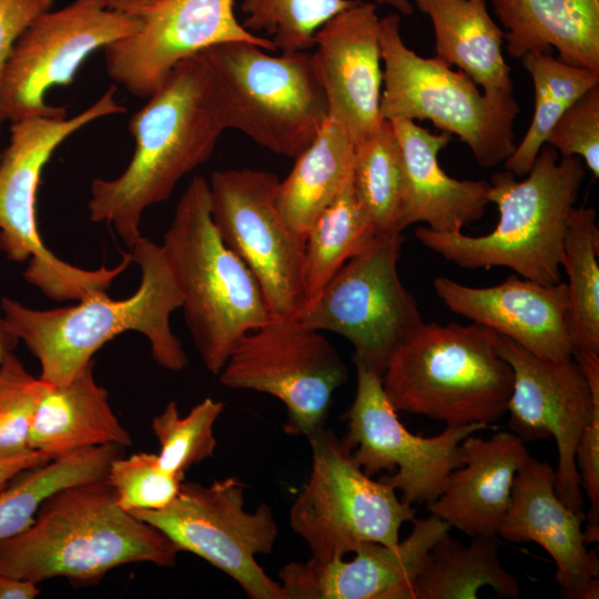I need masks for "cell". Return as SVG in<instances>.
<instances>
[{
    "instance_id": "obj_1",
    "label": "cell",
    "mask_w": 599,
    "mask_h": 599,
    "mask_svg": "<svg viewBox=\"0 0 599 599\" xmlns=\"http://www.w3.org/2000/svg\"><path fill=\"white\" fill-rule=\"evenodd\" d=\"M130 119L135 148L126 169L95 179L88 203L131 248L146 209L166 201L179 181L206 162L227 129L220 89L203 53L179 63Z\"/></svg>"
},
{
    "instance_id": "obj_2",
    "label": "cell",
    "mask_w": 599,
    "mask_h": 599,
    "mask_svg": "<svg viewBox=\"0 0 599 599\" xmlns=\"http://www.w3.org/2000/svg\"><path fill=\"white\" fill-rule=\"evenodd\" d=\"M130 253L141 268V283L124 300L99 291L74 306L34 309L2 298V318L39 361L42 380L69 382L104 344L128 331L149 339L161 367L180 372L187 366L186 353L170 324L171 314L183 306V296L162 245L140 236Z\"/></svg>"
},
{
    "instance_id": "obj_3",
    "label": "cell",
    "mask_w": 599,
    "mask_h": 599,
    "mask_svg": "<svg viewBox=\"0 0 599 599\" xmlns=\"http://www.w3.org/2000/svg\"><path fill=\"white\" fill-rule=\"evenodd\" d=\"M177 552L162 531L119 506L104 478L52 494L26 530L0 540V573L85 586L126 564L172 567Z\"/></svg>"
},
{
    "instance_id": "obj_4",
    "label": "cell",
    "mask_w": 599,
    "mask_h": 599,
    "mask_svg": "<svg viewBox=\"0 0 599 599\" xmlns=\"http://www.w3.org/2000/svg\"><path fill=\"white\" fill-rule=\"evenodd\" d=\"M558 154L544 144L525 180L507 170L491 176L488 200L499 220L490 233L469 236L420 226L416 237L464 268L502 266L540 284L561 282L565 235L586 171L580 158L559 160Z\"/></svg>"
},
{
    "instance_id": "obj_5",
    "label": "cell",
    "mask_w": 599,
    "mask_h": 599,
    "mask_svg": "<svg viewBox=\"0 0 599 599\" xmlns=\"http://www.w3.org/2000/svg\"><path fill=\"white\" fill-rule=\"evenodd\" d=\"M162 247L195 348L205 368L219 375L237 342L272 313L255 276L221 238L204 177H193L181 195Z\"/></svg>"
},
{
    "instance_id": "obj_6",
    "label": "cell",
    "mask_w": 599,
    "mask_h": 599,
    "mask_svg": "<svg viewBox=\"0 0 599 599\" xmlns=\"http://www.w3.org/2000/svg\"><path fill=\"white\" fill-rule=\"evenodd\" d=\"M497 333L477 323L423 324L393 353L382 375L397 412L446 426L496 423L507 413L514 374Z\"/></svg>"
},
{
    "instance_id": "obj_7",
    "label": "cell",
    "mask_w": 599,
    "mask_h": 599,
    "mask_svg": "<svg viewBox=\"0 0 599 599\" xmlns=\"http://www.w3.org/2000/svg\"><path fill=\"white\" fill-rule=\"evenodd\" d=\"M114 85L73 116L26 118L10 125L9 144L0 155V250L14 262L29 264L27 282L54 301H81L106 291L131 264L123 253L114 267L83 270L55 256L39 233L35 201L43 167L69 136L101 118L125 112L116 103Z\"/></svg>"
},
{
    "instance_id": "obj_8",
    "label": "cell",
    "mask_w": 599,
    "mask_h": 599,
    "mask_svg": "<svg viewBox=\"0 0 599 599\" xmlns=\"http://www.w3.org/2000/svg\"><path fill=\"white\" fill-rule=\"evenodd\" d=\"M378 35L384 120H428L443 132L458 135L484 167L504 163L512 154L519 112L512 95L481 93L460 70L415 53L402 38L397 13L379 18Z\"/></svg>"
},
{
    "instance_id": "obj_9",
    "label": "cell",
    "mask_w": 599,
    "mask_h": 599,
    "mask_svg": "<svg viewBox=\"0 0 599 599\" xmlns=\"http://www.w3.org/2000/svg\"><path fill=\"white\" fill-rule=\"evenodd\" d=\"M215 75L227 129L278 155L295 159L328 119L312 52L267 50L247 42L202 52Z\"/></svg>"
},
{
    "instance_id": "obj_10",
    "label": "cell",
    "mask_w": 599,
    "mask_h": 599,
    "mask_svg": "<svg viewBox=\"0 0 599 599\" xmlns=\"http://www.w3.org/2000/svg\"><path fill=\"white\" fill-rule=\"evenodd\" d=\"M312 449L308 480L292 504L290 526L312 558L332 561L363 542L395 546L416 508L389 485L373 480L352 455V446L325 426L306 437Z\"/></svg>"
},
{
    "instance_id": "obj_11",
    "label": "cell",
    "mask_w": 599,
    "mask_h": 599,
    "mask_svg": "<svg viewBox=\"0 0 599 599\" xmlns=\"http://www.w3.org/2000/svg\"><path fill=\"white\" fill-rule=\"evenodd\" d=\"M244 491L245 484L233 476L209 485L183 480L166 507L131 514L162 531L177 551L194 554L226 573L250 598L286 599L281 583L256 560L274 549L278 531L273 510L262 502L246 511Z\"/></svg>"
},
{
    "instance_id": "obj_12",
    "label": "cell",
    "mask_w": 599,
    "mask_h": 599,
    "mask_svg": "<svg viewBox=\"0 0 599 599\" xmlns=\"http://www.w3.org/2000/svg\"><path fill=\"white\" fill-rule=\"evenodd\" d=\"M403 242L402 233L379 235L296 314L316 331L346 338L353 359L380 377L393 353L424 324L417 300L399 277Z\"/></svg>"
},
{
    "instance_id": "obj_13",
    "label": "cell",
    "mask_w": 599,
    "mask_h": 599,
    "mask_svg": "<svg viewBox=\"0 0 599 599\" xmlns=\"http://www.w3.org/2000/svg\"><path fill=\"white\" fill-rule=\"evenodd\" d=\"M222 385L272 395L286 407L283 430L309 436L324 426L348 370L333 344L296 315H275L246 333L219 374Z\"/></svg>"
},
{
    "instance_id": "obj_14",
    "label": "cell",
    "mask_w": 599,
    "mask_h": 599,
    "mask_svg": "<svg viewBox=\"0 0 599 599\" xmlns=\"http://www.w3.org/2000/svg\"><path fill=\"white\" fill-rule=\"evenodd\" d=\"M496 348L514 374L507 404L509 428L524 443L555 438L556 494L567 507L583 515L576 453L599 404V355L573 353L567 359H545L499 334Z\"/></svg>"
},
{
    "instance_id": "obj_15",
    "label": "cell",
    "mask_w": 599,
    "mask_h": 599,
    "mask_svg": "<svg viewBox=\"0 0 599 599\" xmlns=\"http://www.w3.org/2000/svg\"><path fill=\"white\" fill-rule=\"evenodd\" d=\"M278 177L250 167L215 171L209 181L213 223L258 282L272 314L296 315L305 303V236L285 221Z\"/></svg>"
},
{
    "instance_id": "obj_16",
    "label": "cell",
    "mask_w": 599,
    "mask_h": 599,
    "mask_svg": "<svg viewBox=\"0 0 599 599\" xmlns=\"http://www.w3.org/2000/svg\"><path fill=\"white\" fill-rule=\"evenodd\" d=\"M138 16L106 8L101 0H73L38 17L19 37L0 75V121L64 118L45 93L72 83L90 54L138 30Z\"/></svg>"
},
{
    "instance_id": "obj_17",
    "label": "cell",
    "mask_w": 599,
    "mask_h": 599,
    "mask_svg": "<svg viewBox=\"0 0 599 599\" xmlns=\"http://www.w3.org/2000/svg\"><path fill=\"white\" fill-rule=\"evenodd\" d=\"M353 361L357 385L345 415L344 437L352 446L354 459L370 477L387 470L389 475L379 480L399 490L403 501L430 504L444 490L449 474L461 465L460 443L488 426H446L432 437L415 435L399 420L383 389L382 377L359 361Z\"/></svg>"
},
{
    "instance_id": "obj_18",
    "label": "cell",
    "mask_w": 599,
    "mask_h": 599,
    "mask_svg": "<svg viewBox=\"0 0 599 599\" xmlns=\"http://www.w3.org/2000/svg\"><path fill=\"white\" fill-rule=\"evenodd\" d=\"M136 31L104 48L110 78L138 98H149L182 61L209 48L247 42L267 51L274 43L246 30L234 0H159L136 14Z\"/></svg>"
},
{
    "instance_id": "obj_19",
    "label": "cell",
    "mask_w": 599,
    "mask_h": 599,
    "mask_svg": "<svg viewBox=\"0 0 599 599\" xmlns=\"http://www.w3.org/2000/svg\"><path fill=\"white\" fill-rule=\"evenodd\" d=\"M449 528L435 515L415 518L395 546L367 541L351 560L290 562L278 571L280 583L286 599H413L432 547Z\"/></svg>"
},
{
    "instance_id": "obj_20",
    "label": "cell",
    "mask_w": 599,
    "mask_h": 599,
    "mask_svg": "<svg viewBox=\"0 0 599 599\" xmlns=\"http://www.w3.org/2000/svg\"><path fill=\"white\" fill-rule=\"evenodd\" d=\"M378 26L375 4L355 0L314 35L312 58L328 118L339 123L356 145L384 122Z\"/></svg>"
},
{
    "instance_id": "obj_21",
    "label": "cell",
    "mask_w": 599,
    "mask_h": 599,
    "mask_svg": "<svg viewBox=\"0 0 599 599\" xmlns=\"http://www.w3.org/2000/svg\"><path fill=\"white\" fill-rule=\"evenodd\" d=\"M585 515L567 507L555 490V469L531 456L519 468L511 500L497 535L506 541H532L556 564V581L566 599L599 598V559L588 550Z\"/></svg>"
},
{
    "instance_id": "obj_22",
    "label": "cell",
    "mask_w": 599,
    "mask_h": 599,
    "mask_svg": "<svg viewBox=\"0 0 599 599\" xmlns=\"http://www.w3.org/2000/svg\"><path fill=\"white\" fill-rule=\"evenodd\" d=\"M433 287L446 307L486 326L534 355L561 361L572 357L567 322V285H545L510 275L489 287H473L439 276Z\"/></svg>"
},
{
    "instance_id": "obj_23",
    "label": "cell",
    "mask_w": 599,
    "mask_h": 599,
    "mask_svg": "<svg viewBox=\"0 0 599 599\" xmlns=\"http://www.w3.org/2000/svg\"><path fill=\"white\" fill-rule=\"evenodd\" d=\"M461 465L448 476L428 510L468 537L497 535L511 500L519 468L530 456L514 433L488 439L467 436L459 445Z\"/></svg>"
},
{
    "instance_id": "obj_24",
    "label": "cell",
    "mask_w": 599,
    "mask_h": 599,
    "mask_svg": "<svg viewBox=\"0 0 599 599\" xmlns=\"http://www.w3.org/2000/svg\"><path fill=\"white\" fill-rule=\"evenodd\" d=\"M397 138L404 172V193L398 231L424 222L435 232H461L480 220L489 204L490 184L486 181L457 180L438 163V153L450 134H433L415 121H389Z\"/></svg>"
},
{
    "instance_id": "obj_25",
    "label": "cell",
    "mask_w": 599,
    "mask_h": 599,
    "mask_svg": "<svg viewBox=\"0 0 599 599\" xmlns=\"http://www.w3.org/2000/svg\"><path fill=\"white\" fill-rule=\"evenodd\" d=\"M502 24L507 53L551 54L599 71V0H490Z\"/></svg>"
},
{
    "instance_id": "obj_26",
    "label": "cell",
    "mask_w": 599,
    "mask_h": 599,
    "mask_svg": "<svg viewBox=\"0 0 599 599\" xmlns=\"http://www.w3.org/2000/svg\"><path fill=\"white\" fill-rule=\"evenodd\" d=\"M93 369L92 359L69 382L49 385L31 427V450L53 460L89 447L132 444Z\"/></svg>"
},
{
    "instance_id": "obj_27",
    "label": "cell",
    "mask_w": 599,
    "mask_h": 599,
    "mask_svg": "<svg viewBox=\"0 0 599 599\" xmlns=\"http://www.w3.org/2000/svg\"><path fill=\"white\" fill-rule=\"evenodd\" d=\"M435 34V58L457 67L485 94L512 95L510 68L502 54L504 31L488 12L487 0H413Z\"/></svg>"
},
{
    "instance_id": "obj_28",
    "label": "cell",
    "mask_w": 599,
    "mask_h": 599,
    "mask_svg": "<svg viewBox=\"0 0 599 599\" xmlns=\"http://www.w3.org/2000/svg\"><path fill=\"white\" fill-rule=\"evenodd\" d=\"M356 144L328 118L308 146L295 158L278 184V205L287 224L306 235L319 214L352 182Z\"/></svg>"
},
{
    "instance_id": "obj_29",
    "label": "cell",
    "mask_w": 599,
    "mask_h": 599,
    "mask_svg": "<svg viewBox=\"0 0 599 599\" xmlns=\"http://www.w3.org/2000/svg\"><path fill=\"white\" fill-rule=\"evenodd\" d=\"M501 546L498 535L475 536L465 546L445 534L428 554L413 599H475L485 587L499 597L517 599L520 586L501 565Z\"/></svg>"
},
{
    "instance_id": "obj_30",
    "label": "cell",
    "mask_w": 599,
    "mask_h": 599,
    "mask_svg": "<svg viewBox=\"0 0 599 599\" xmlns=\"http://www.w3.org/2000/svg\"><path fill=\"white\" fill-rule=\"evenodd\" d=\"M122 449L118 445L89 447L19 473L0 493V540L26 530L52 494L104 479Z\"/></svg>"
},
{
    "instance_id": "obj_31",
    "label": "cell",
    "mask_w": 599,
    "mask_h": 599,
    "mask_svg": "<svg viewBox=\"0 0 599 599\" xmlns=\"http://www.w3.org/2000/svg\"><path fill=\"white\" fill-rule=\"evenodd\" d=\"M520 59L534 83L535 108L525 136L504 162L515 176L528 174L558 120L599 84V71L567 64L548 53L528 52Z\"/></svg>"
},
{
    "instance_id": "obj_32",
    "label": "cell",
    "mask_w": 599,
    "mask_h": 599,
    "mask_svg": "<svg viewBox=\"0 0 599 599\" xmlns=\"http://www.w3.org/2000/svg\"><path fill=\"white\" fill-rule=\"evenodd\" d=\"M599 229L592 207H575L564 241L567 322L573 353L599 355Z\"/></svg>"
},
{
    "instance_id": "obj_33",
    "label": "cell",
    "mask_w": 599,
    "mask_h": 599,
    "mask_svg": "<svg viewBox=\"0 0 599 599\" xmlns=\"http://www.w3.org/2000/svg\"><path fill=\"white\" fill-rule=\"evenodd\" d=\"M378 236L351 182L305 235V303L317 296L347 261L364 252Z\"/></svg>"
},
{
    "instance_id": "obj_34",
    "label": "cell",
    "mask_w": 599,
    "mask_h": 599,
    "mask_svg": "<svg viewBox=\"0 0 599 599\" xmlns=\"http://www.w3.org/2000/svg\"><path fill=\"white\" fill-rule=\"evenodd\" d=\"M352 185L379 235L398 234L404 193L402 154L393 125L379 129L356 145Z\"/></svg>"
},
{
    "instance_id": "obj_35",
    "label": "cell",
    "mask_w": 599,
    "mask_h": 599,
    "mask_svg": "<svg viewBox=\"0 0 599 599\" xmlns=\"http://www.w3.org/2000/svg\"><path fill=\"white\" fill-rule=\"evenodd\" d=\"M412 14L409 0H373ZM355 0H241L243 27L257 34L264 32L282 52L308 51L315 33ZM258 35V34H257Z\"/></svg>"
},
{
    "instance_id": "obj_36",
    "label": "cell",
    "mask_w": 599,
    "mask_h": 599,
    "mask_svg": "<svg viewBox=\"0 0 599 599\" xmlns=\"http://www.w3.org/2000/svg\"><path fill=\"white\" fill-rule=\"evenodd\" d=\"M223 410L222 402L206 397L181 416L176 402H169L151 424L160 444L158 457L161 468L184 478L192 465L212 457L216 447L214 424Z\"/></svg>"
},
{
    "instance_id": "obj_37",
    "label": "cell",
    "mask_w": 599,
    "mask_h": 599,
    "mask_svg": "<svg viewBox=\"0 0 599 599\" xmlns=\"http://www.w3.org/2000/svg\"><path fill=\"white\" fill-rule=\"evenodd\" d=\"M50 383L32 376L13 354L0 364V459L31 453L29 438Z\"/></svg>"
},
{
    "instance_id": "obj_38",
    "label": "cell",
    "mask_w": 599,
    "mask_h": 599,
    "mask_svg": "<svg viewBox=\"0 0 599 599\" xmlns=\"http://www.w3.org/2000/svg\"><path fill=\"white\" fill-rule=\"evenodd\" d=\"M105 479L119 506L130 512L166 507L175 499L184 480L164 471L158 454L146 451L116 457Z\"/></svg>"
},
{
    "instance_id": "obj_39",
    "label": "cell",
    "mask_w": 599,
    "mask_h": 599,
    "mask_svg": "<svg viewBox=\"0 0 599 599\" xmlns=\"http://www.w3.org/2000/svg\"><path fill=\"white\" fill-rule=\"evenodd\" d=\"M546 144L561 156H578L599 176V84L579 98L558 120Z\"/></svg>"
},
{
    "instance_id": "obj_40",
    "label": "cell",
    "mask_w": 599,
    "mask_h": 599,
    "mask_svg": "<svg viewBox=\"0 0 599 599\" xmlns=\"http://www.w3.org/2000/svg\"><path fill=\"white\" fill-rule=\"evenodd\" d=\"M53 0H0V75L19 37Z\"/></svg>"
},
{
    "instance_id": "obj_41",
    "label": "cell",
    "mask_w": 599,
    "mask_h": 599,
    "mask_svg": "<svg viewBox=\"0 0 599 599\" xmlns=\"http://www.w3.org/2000/svg\"><path fill=\"white\" fill-rule=\"evenodd\" d=\"M50 459L38 451H31L26 455L0 459V493L8 484L24 469L34 467L49 461Z\"/></svg>"
},
{
    "instance_id": "obj_42",
    "label": "cell",
    "mask_w": 599,
    "mask_h": 599,
    "mask_svg": "<svg viewBox=\"0 0 599 599\" xmlns=\"http://www.w3.org/2000/svg\"><path fill=\"white\" fill-rule=\"evenodd\" d=\"M39 595L38 583L0 573V599H33Z\"/></svg>"
},
{
    "instance_id": "obj_43",
    "label": "cell",
    "mask_w": 599,
    "mask_h": 599,
    "mask_svg": "<svg viewBox=\"0 0 599 599\" xmlns=\"http://www.w3.org/2000/svg\"><path fill=\"white\" fill-rule=\"evenodd\" d=\"M159 0H101L109 9L126 14H139Z\"/></svg>"
},
{
    "instance_id": "obj_44",
    "label": "cell",
    "mask_w": 599,
    "mask_h": 599,
    "mask_svg": "<svg viewBox=\"0 0 599 599\" xmlns=\"http://www.w3.org/2000/svg\"><path fill=\"white\" fill-rule=\"evenodd\" d=\"M18 342H19V338L13 334V332L9 328L4 319L1 317L0 318V364L8 353L13 352Z\"/></svg>"
}]
</instances>
